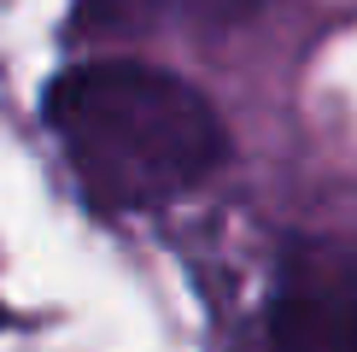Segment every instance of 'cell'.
I'll return each mask as SVG.
<instances>
[{
  "label": "cell",
  "instance_id": "obj_1",
  "mask_svg": "<svg viewBox=\"0 0 357 352\" xmlns=\"http://www.w3.org/2000/svg\"><path fill=\"white\" fill-rule=\"evenodd\" d=\"M47 124L106 212H146L205 182L229 153L211 100L153 65H82L59 77Z\"/></svg>",
  "mask_w": 357,
  "mask_h": 352
},
{
  "label": "cell",
  "instance_id": "obj_2",
  "mask_svg": "<svg viewBox=\"0 0 357 352\" xmlns=\"http://www.w3.org/2000/svg\"><path fill=\"white\" fill-rule=\"evenodd\" d=\"M264 352H357V282L328 258H299L275 282Z\"/></svg>",
  "mask_w": 357,
  "mask_h": 352
},
{
  "label": "cell",
  "instance_id": "obj_3",
  "mask_svg": "<svg viewBox=\"0 0 357 352\" xmlns=\"http://www.w3.org/2000/svg\"><path fill=\"white\" fill-rule=\"evenodd\" d=\"M258 0H77L70 6V29L77 36H129V29L165 24V18H199V24H234Z\"/></svg>",
  "mask_w": 357,
  "mask_h": 352
}]
</instances>
